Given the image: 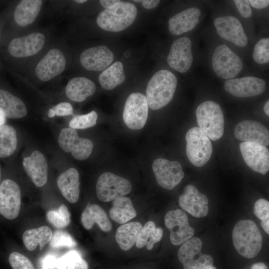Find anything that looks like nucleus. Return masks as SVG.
<instances>
[{"label": "nucleus", "instance_id": "obj_7", "mask_svg": "<svg viewBox=\"0 0 269 269\" xmlns=\"http://www.w3.org/2000/svg\"><path fill=\"white\" fill-rule=\"evenodd\" d=\"M132 188V184L128 179L109 172L100 175L96 187L98 198L104 202L128 194Z\"/></svg>", "mask_w": 269, "mask_h": 269}, {"label": "nucleus", "instance_id": "obj_19", "mask_svg": "<svg viewBox=\"0 0 269 269\" xmlns=\"http://www.w3.org/2000/svg\"><path fill=\"white\" fill-rule=\"evenodd\" d=\"M66 60L60 50H49L35 68V74L40 80L49 81L60 74L65 69Z\"/></svg>", "mask_w": 269, "mask_h": 269}, {"label": "nucleus", "instance_id": "obj_10", "mask_svg": "<svg viewBox=\"0 0 269 269\" xmlns=\"http://www.w3.org/2000/svg\"><path fill=\"white\" fill-rule=\"evenodd\" d=\"M152 168L157 183L167 190L173 189L184 176L182 167L177 161L158 158L153 162Z\"/></svg>", "mask_w": 269, "mask_h": 269}, {"label": "nucleus", "instance_id": "obj_23", "mask_svg": "<svg viewBox=\"0 0 269 269\" xmlns=\"http://www.w3.org/2000/svg\"><path fill=\"white\" fill-rule=\"evenodd\" d=\"M22 163L26 173L37 187H42L46 183L48 165L42 153L37 150L33 151L30 156L23 158Z\"/></svg>", "mask_w": 269, "mask_h": 269}, {"label": "nucleus", "instance_id": "obj_54", "mask_svg": "<svg viewBox=\"0 0 269 269\" xmlns=\"http://www.w3.org/2000/svg\"><path fill=\"white\" fill-rule=\"evenodd\" d=\"M55 115H56L54 109H50L48 112V116L49 118H53Z\"/></svg>", "mask_w": 269, "mask_h": 269}, {"label": "nucleus", "instance_id": "obj_6", "mask_svg": "<svg viewBox=\"0 0 269 269\" xmlns=\"http://www.w3.org/2000/svg\"><path fill=\"white\" fill-rule=\"evenodd\" d=\"M211 62L217 75L225 79L229 80L236 77L243 67L240 58L226 44L217 47L214 51Z\"/></svg>", "mask_w": 269, "mask_h": 269}, {"label": "nucleus", "instance_id": "obj_3", "mask_svg": "<svg viewBox=\"0 0 269 269\" xmlns=\"http://www.w3.org/2000/svg\"><path fill=\"white\" fill-rule=\"evenodd\" d=\"M137 9L132 3L121 1L111 9H105L100 12L97 23L103 30L118 32L130 26L137 15Z\"/></svg>", "mask_w": 269, "mask_h": 269}, {"label": "nucleus", "instance_id": "obj_5", "mask_svg": "<svg viewBox=\"0 0 269 269\" xmlns=\"http://www.w3.org/2000/svg\"><path fill=\"white\" fill-rule=\"evenodd\" d=\"M185 139L186 155L190 162L197 167L204 165L212 154L210 139L199 127H194L187 132Z\"/></svg>", "mask_w": 269, "mask_h": 269}, {"label": "nucleus", "instance_id": "obj_32", "mask_svg": "<svg viewBox=\"0 0 269 269\" xmlns=\"http://www.w3.org/2000/svg\"><path fill=\"white\" fill-rule=\"evenodd\" d=\"M142 226L138 222L125 223L117 230L115 239L121 249L128 251L135 244Z\"/></svg>", "mask_w": 269, "mask_h": 269}, {"label": "nucleus", "instance_id": "obj_42", "mask_svg": "<svg viewBox=\"0 0 269 269\" xmlns=\"http://www.w3.org/2000/svg\"><path fill=\"white\" fill-rule=\"evenodd\" d=\"M46 217L49 222L57 228H63L68 225L59 212L51 210L47 213Z\"/></svg>", "mask_w": 269, "mask_h": 269}, {"label": "nucleus", "instance_id": "obj_49", "mask_svg": "<svg viewBox=\"0 0 269 269\" xmlns=\"http://www.w3.org/2000/svg\"><path fill=\"white\" fill-rule=\"evenodd\" d=\"M121 0H100L99 2L105 9H111L117 5Z\"/></svg>", "mask_w": 269, "mask_h": 269}, {"label": "nucleus", "instance_id": "obj_38", "mask_svg": "<svg viewBox=\"0 0 269 269\" xmlns=\"http://www.w3.org/2000/svg\"><path fill=\"white\" fill-rule=\"evenodd\" d=\"M50 242V246L53 248L60 247H74L77 244L71 235L67 232L57 230L54 232Z\"/></svg>", "mask_w": 269, "mask_h": 269}, {"label": "nucleus", "instance_id": "obj_43", "mask_svg": "<svg viewBox=\"0 0 269 269\" xmlns=\"http://www.w3.org/2000/svg\"><path fill=\"white\" fill-rule=\"evenodd\" d=\"M238 11L245 18H248L252 14V11L248 0H235L234 1Z\"/></svg>", "mask_w": 269, "mask_h": 269}, {"label": "nucleus", "instance_id": "obj_16", "mask_svg": "<svg viewBox=\"0 0 269 269\" xmlns=\"http://www.w3.org/2000/svg\"><path fill=\"white\" fill-rule=\"evenodd\" d=\"M224 87L227 92L234 96L247 98L263 93L266 84L262 79L248 76L228 80L225 82Z\"/></svg>", "mask_w": 269, "mask_h": 269}, {"label": "nucleus", "instance_id": "obj_58", "mask_svg": "<svg viewBox=\"0 0 269 269\" xmlns=\"http://www.w3.org/2000/svg\"><path fill=\"white\" fill-rule=\"evenodd\" d=\"M43 269V268H41V269Z\"/></svg>", "mask_w": 269, "mask_h": 269}, {"label": "nucleus", "instance_id": "obj_36", "mask_svg": "<svg viewBox=\"0 0 269 269\" xmlns=\"http://www.w3.org/2000/svg\"><path fill=\"white\" fill-rule=\"evenodd\" d=\"M58 269H88L87 263L76 251H70L57 260Z\"/></svg>", "mask_w": 269, "mask_h": 269}, {"label": "nucleus", "instance_id": "obj_4", "mask_svg": "<svg viewBox=\"0 0 269 269\" xmlns=\"http://www.w3.org/2000/svg\"><path fill=\"white\" fill-rule=\"evenodd\" d=\"M197 122L199 129L212 140L220 139L224 131V118L220 106L207 101L202 102L196 110Z\"/></svg>", "mask_w": 269, "mask_h": 269}, {"label": "nucleus", "instance_id": "obj_35", "mask_svg": "<svg viewBox=\"0 0 269 269\" xmlns=\"http://www.w3.org/2000/svg\"><path fill=\"white\" fill-rule=\"evenodd\" d=\"M17 139L15 129L11 126L0 127V157L12 155L17 147Z\"/></svg>", "mask_w": 269, "mask_h": 269}, {"label": "nucleus", "instance_id": "obj_17", "mask_svg": "<svg viewBox=\"0 0 269 269\" xmlns=\"http://www.w3.org/2000/svg\"><path fill=\"white\" fill-rule=\"evenodd\" d=\"M178 202L184 210L195 218H203L208 214L209 207L207 197L199 192L193 185L188 184L185 187Z\"/></svg>", "mask_w": 269, "mask_h": 269}, {"label": "nucleus", "instance_id": "obj_57", "mask_svg": "<svg viewBox=\"0 0 269 269\" xmlns=\"http://www.w3.org/2000/svg\"><path fill=\"white\" fill-rule=\"evenodd\" d=\"M0 179H1V172H0Z\"/></svg>", "mask_w": 269, "mask_h": 269}, {"label": "nucleus", "instance_id": "obj_9", "mask_svg": "<svg viewBox=\"0 0 269 269\" xmlns=\"http://www.w3.org/2000/svg\"><path fill=\"white\" fill-rule=\"evenodd\" d=\"M148 108L145 95L140 93L131 94L126 100L123 113L126 125L134 130L143 128L147 119Z\"/></svg>", "mask_w": 269, "mask_h": 269}, {"label": "nucleus", "instance_id": "obj_51", "mask_svg": "<svg viewBox=\"0 0 269 269\" xmlns=\"http://www.w3.org/2000/svg\"><path fill=\"white\" fill-rule=\"evenodd\" d=\"M261 225L264 231L268 234H269V219L261 221Z\"/></svg>", "mask_w": 269, "mask_h": 269}, {"label": "nucleus", "instance_id": "obj_45", "mask_svg": "<svg viewBox=\"0 0 269 269\" xmlns=\"http://www.w3.org/2000/svg\"><path fill=\"white\" fill-rule=\"evenodd\" d=\"M57 260L51 254L47 255L42 261V268L44 269H54L57 267Z\"/></svg>", "mask_w": 269, "mask_h": 269}, {"label": "nucleus", "instance_id": "obj_48", "mask_svg": "<svg viewBox=\"0 0 269 269\" xmlns=\"http://www.w3.org/2000/svg\"><path fill=\"white\" fill-rule=\"evenodd\" d=\"M135 2H141L142 6L146 9H152L156 7L160 1L158 0H134Z\"/></svg>", "mask_w": 269, "mask_h": 269}, {"label": "nucleus", "instance_id": "obj_8", "mask_svg": "<svg viewBox=\"0 0 269 269\" xmlns=\"http://www.w3.org/2000/svg\"><path fill=\"white\" fill-rule=\"evenodd\" d=\"M202 242L197 237L191 238L182 244L178 251V259L183 269H204L213 266V258L202 254Z\"/></svg>", "mask_w": 269, "mask_h": 269}, {"label": "nucleus", "instance_id": "obj_13", "mask_svg": "<svg viewBox=\"0 0 269 269\" xmlns=\"http://www.w3.org/2000/svg\"><path fill=\"white\" fill-rule=\"evenodd\" d=\"M21 207V191L14 181L6 179L0 184V214L8 220L16 218Z\"/></svg>", "mask_w": 269, "mask_h": 269}, {"label": "nucleus", "instance_id": "obj_1", "mask_svg": "<svg viewBox=\"0 0 269 269\" xmlns=\"http://www.w3.org/2000/svg\"><path fill=\"white\" fill-rule=\"evenodd\" d=\"M177 79L171 72L162 69L156 72L149 81L146 90L148 106L153 110L161 109L173 99Z\"/></svg>", "mask_w": 269, "mask_h": 269}, {"label": "nucleus", "instance_id": "obj_15", "mask_svg": "<svg viewBox=\"0 0 269 269\" xmlns=\"http://www.w3.org/2000/svg\"><path fill=\"white\" fill-rule=\"evenodd\" d=\"M168 64L180 73L187 72L193 62L192 42L187 37H180L173 42L167 57Z\"/></svg>", "mask_w": 269, "mask_h": 269}, {"label": "nucleus", "instance_id": "obj_27", "mask_svg": "<svg viewBox=\"0 0 269 269\" xmlns=\"http://www.w3.org/2000/svg\"><path fill=\"white\" fill-rule=\"evenodd\" d=\"M96 86L90 79L83 77L71 79L65 88L66 96L71 101L81 102L95 92Z\"/></svg>", "mask_w": 269, "mask_h": 269}, {"label": "nucleus", "instance_id": "obj_30", "mask_svg": "<svg viewBox=\"0 0 269 269\" xmlns=\"http://www.w3.org/2000/svg\"><path fill=\"white\" fill-rule=\"evenodd\" d=\"M113 201V206L109 211V215L114 221L119 224H125L136 216V211L130 198L121 196Z\"/></svg>", "mask_w": 269, "mask_h": 269}, {"label": "nucleus", "instance_id": "obj_26", "mask_svg": "<svg viewBox=\"0 0 269 269\" xmlns=\"http://www.w3.org/2000/svg\"><path fill=\"white\" fill-rule=\"evenodd\" d=\"M81 220L83 227L87 230L92 228L94 223L97 224L104 232H110L112 225L105 211L97 204H88L83 212Z\"/></svg>", "mask_w": 269, "mask_h": 269}, {"label": "nucleus", "instance_id": "obj_55", "mask_svg": "<svg viewBox=\"0 0 269 269\" xmlns=\"http://www.w3.org/2000/svg\"><path fill=\"white\" fill-rule=\"evenodd\" d=\"M75 2H78V3H84L85 2L87 1L86 0H75Z\"/></svg>", "mask_w": 269, "mask_h": 269}, {"label": "nucleus", "instance_id": "obj_56", "mask_svg": "<svg viewBox=\"0 0 269 269\" xmlns=\"http://www.w3.org/2000/svg\"><path fill=\"white\" fill-rule=\"evenodd\" d=\"M204 269H217L215 267L213 266H209Z\"/></svg>", "mask_w": 269, "mask_h": 269}, {"label": "nucleus", "instance_id": "obj_46", "mask_svg": "<svg viewBox=\"0 0 269 269\" xmlns=\"http://www.w3.org/2000/svg\"><path fill=\"white\" fill-rule=\"evenodd\" d=\"M248 1L253 7L258 9L264 8L269 4V0H250Z\"/></svg>", "mask_w": 269, "mask_h": 269}, {"label": "nucleus", "instance_id": "obj_25", "mask_svg": "<svg viewBox=\"0 0 269 269\" xmlns=\"http://www.w3.org/2000/svg\"><path fill=\"white\" fill-rule=\"evenodd\" d=\"M57 184L62 195L70 203H75L80 194L79 174L74 168H70L61 174Z\"/></svg>", "mask_w": 269, "mask_h": 269}, {"label": "nucleus", "instance_id": "obj_41", "mask_svg": "<svg viewBox=\"0 0 269 269\" xmlns=\"http://www.w3.org/2000/svg\"><path fill=\"white\" fill-rule=\"evenodd\" d=\"M254 213L261 221L269 219V202L264 199H260L255 203Z\"/></svg>", "mask_w": 269, "mask_h": 269}, {"label": "nucleus", "instance_id": "obj_20", "mask_svg": "<svg viewBox=\"0 0 269 269\" xmlns=\"http://www.w3.org/2000/svg\"><path fill=\"white\" fill-rule=\"evenodd\" d=\"M45 41V37L42 33H30L13 39L9 43L8 51L11 55L15 57L31 56L42 49Z\"/></svg>", "mask_w": 269, "mask_h": 269}, {"label": "nucleus", "instance_id": "obj_14", "mask_svg": "<svg viewBox=\"0 0 269 269\" xmlns=\"http://www.w3.org/2000/svg\"><path fill=\"white\" fill-rule=\"evenodd\" d=\"M243 158L253 170L266 174L269 170V151L265 146L252 142H242L239 144Z\"/></svg>", "mask_w": 269, "mask_h": 269}, {"label": "nucleus", "instance_id": "obj_11", "mask_svg": "<svg viewBox=\"0 0 269 269\" xmlns=\"http://www.w3.org/2000/svg\"><path fill=\"white\" fill-rule=\"evenodd\" d=\"M164 222L170 231V240L173 245L183 244L194 234V230L190 226L186 214L181 210L168 212L165 216Z\"/></svg>", "mask_w": 269, "mask_h": 269}, {"label": "nucleus", "instance_id": "obj_44", "mask_svg": "<svg viewBox=\"0 0 269 269\" xmlns=\"http://www.w3.org/2000/svg\"><path fill=\"white\" fill-rule=\"evenodd\" d=\"M55 115L58 116H65L73 114V107L67 102H62L57 105L54 108Z\"/></svg>", "mask_w": 269, "mask_h": 269}, {"label": "nucleus", "instance_id": "obj_21", "mask_svg": "<svg viewBox=\"0 0 269 269\" xmlns=\"http://www.w3.org/2000/svg\"><path fill=\"white\" fill-rule=\"evenodd\" d=\"M234 134L237 139L243 142H255L265 146L269 144V131L259 122H241L236 126Z\"/></svg>", "mask_w": 269, "mask_h": 269}, {"label": "nucleus", "instance_id": "obj_24", "mask_svg": "<svg viewBox=\"0 0 269 269\" xmlns=\"http://www.w3.org/2000/svg\"><path fill=\"white\" fill-rule=\"evenodd\" d=\"M200 10L196 7L185 9L171 17L168 21L169 31L180 35L194 29L199 22Z\"/></svg>", "mask_w": 269, "mask_h": 269}, {"label": "nucleus", "instance_id": "obj_33", "mask_svg": "<svg viewBox=\"0 0 269 269\" xmlns=\"http://www.w3.org/2000/svg\"><path fill=\"white\" fill-rule=\"evenodd\" d=\"M126 79L123 64L116 61L104 70L99 75L98 80L102 88L111 90L123 83Z\"/></svg>", "mask_w": 269, "mask_h": 269}, {"label": "nucleus", "instance_id": "obj_40", "mask_svg": "<svg viewBox=\"0 0 269 269\" xmlns=\"http://www.w3.org/2000/svg\"><path fill=\"white\" fill-rule=\"evenodd\" d=\"M8 261L13 269H35L30 260L18 252L11 253L9 256Z\"/></svg>", "mask_w": 269, "mask_h": 269}, {"label": "nucleus", "instance_id": "obj_2", "mask_svg": "<svg viewBox=\"0 0 269 269\" xmlns=\"http://www.w3.org/2000/svg\"><path fill=\"white\" fill-rule=\"evenodd\" d=\"M232 240L238 253L248 259L256 257L262 247L261 232L251 220H242L237 223L233 230Z\"/></svg>", "mask_w": 269, "mask_h": 269}, {"label": "nucleus", "instance_id": "obj_34", "mask_svg": "<svg viewBox=\"0 0 269 269\" xmlns=\"http://www.w3.org/2000/svg\"><path fill=\"white\" fill-rule=\"evenodd\" d=\"M163 236V230L156 227L152 221L147 222L139 231L136 242V247L141 249L146 246L148 250H151L155 244L159 242Z\"/></svg>", "mask_w": 269, "mask_h": 269}, {"label": "nucleus", "instance_id": "obj_37", "mask_svg": "<svg viewBox=\"0 0 269 269\" xmlns=\"http://www.w3.org/2000/svg\"><path fill=\"white\" fill-rule=\"evenodd\" d=\"M98 115L95 111L89 113L74 117L69 122V126L73 129H85L94 126L96 124Z\"/></svg>", "mask_w": 269, "mask_h": 269}, {"label": "nucleus", "instance_id": "obj_28", "mask_svg": "<svg viewBox=\"0 0 269 269\" xmlns=\"http://www.w3.org/2000/svg\"><path fill=\"white\" fill-rule=\"evenodd\" d=\"M40 0H23L16 6L14 18L20 26H25L32 23L38 16L42 6Z\"/></svg>", "mask_w": 269, "mask_h": 269}, {"label": "nucleus", "instance_id": "obj_31", "mask_svg": "<svg viewBox=\"0 0 269 269\" xmlns=\"http://www.w3.org/2000/svg\"><path fill=\"white\" fill-rule=\"evenodd\" d=\"M52 235V231L49 227L43 226L26 230L23 233L22 240L28 250L34 251L38 244L41 250L50 241Z\"/></svg>", "mask_w": 269, "mask_h": 269}, {"label": "nucleus", "instance_id": "obj_29", "mask_svg": "<svg viewBox=\"0 0 269 269\" xmlns=\"http://www.w3.org/2000/svg\"><path fill=\"white\" fill-rule=\"evenodd\" d=\"M0 109L6 118L19 119L24 117L27 110L24 103L8 92L0 90Z\"/></svg>", "mask_w": 269, "mask_h": 269}, {"label": "nucleus", "instance_id": "obj_47", "mask_svg": "<svg viewBox=\"0 0 269 269\" xmlns=\"http://www.w3.org/2000/svg\"><path fill=\"white\" fill-rule=\"evenodd\" d=\"M58 212L68 225L70 222V214L68 208L65 205L62 204L60 206Z\"/></svg>", "mask_w": 269, "mask_h": 269}, {"label": "nucleus", "instance_id": "obj_18", "mask_svg": "<svg viewBox=\"0 0 269 269\" xmlns=\"http://www.w3.org/2000/svg\"><path fill=\"white\" fill-rule=\"evenodd\" d=\"M214 22L217 32L223 38L240 47L247 44V36L241 22L236 17L230 15L219 17Z\"/></svg>", "mask_w": 269, "mask_h": 269}, {"label": "nucleus", "instance_id": "obj_22", "mask_svg": "<svg viewBox=\"0 0 269 269\" xmlns=\"http://www.w3.org/2000/svg\"><path fill=\"white\" fill-rule=\"evenodd\" d=\"M114 55L106 46L101 45L89 48L81 54V65L90 71L105 70L113 61Z\"/></svg>", "mask_w": 269, "mask_h": 269}, {"label": "nucleus", "instance_id": "obj_50", "mask_svg": "<svg viewBox=\"0 0 269 269\" xmlns=\"http://www.w3.org/2000/svg\"><path fill=\"white\" fill-rule=\"evenodd\" d=\"M251 269H268V268L265 264L259 262L253 264Z\"/></svg>", "mask_w": 269, "mask_h": 269}, {"label": "nucleus", "instance_id": "obj_53", "mask_svg": "<svg viewBox=\"0 0 269 269\" xmlns=\"http://www.w3.org/2000/svg\"><path fill=\"white\" fill-rule=\"evenodd\" d=\"M264 111L267 116H269V102L268 101L264 106Z\"/></svg>", "mask_w": 269, "mask_h": 269}, {"label": "nucleus", "instance_id": "obj_39", "mask_svg": "<svg viewBox=\"0 0 269 269\" xmlns=\"http://www.w3.org/2000/svg\"><path fill=\"white\" fill-rule=\"evenodd\" d=\"M254 61L259 64H265L269 61V38H263L255 45L253 52Z\"/></svg>", "mask_w": 269, "mask_h": 269}, {"label": "nucleus", "instance_id": "obj_12", "mask_svg": "<svg viewBox=\"0 0 269 269\" xmlns=\"http://www.w3.org/2000/svg\"><path fill=\"white\" fill-rule=\"evenodd\" d=\"M58 143L64 151L71 152L74 158L79 160L87 159L93 148V143L91 140L79 137L77 131L70 128L61 131Z\"/></svg>", "mask_w": 269, "mask_h": 269}, {"label": "nucleus", "instance_id": "obj_52", "mask_svg": "<svg viewBox=\"0 0 269 269\" xmlns=\"http://www.w3.org/2000/svg\"><path fill=\"white\" fill-rule=\"evenodd\" d=\"M5 118L3 113L0 109V127L3 126L5 123L6 121Z\"/></svg>", "mask_w": 269, "mask_h": 269}]
</instances>
